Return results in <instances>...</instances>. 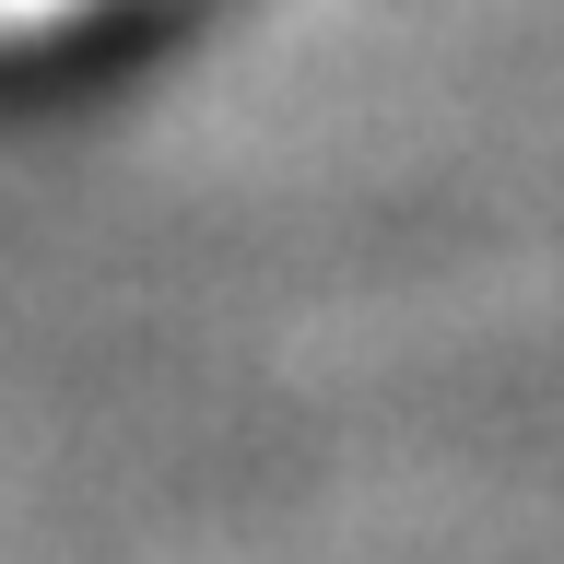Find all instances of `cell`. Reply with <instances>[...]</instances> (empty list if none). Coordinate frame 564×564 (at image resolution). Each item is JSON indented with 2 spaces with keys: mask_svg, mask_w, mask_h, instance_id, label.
Listing matches in <instances>:
<instances>
[{
  "mask_svg": "<svg viewBox=\"0 0 564 564\" xmlns=\"http://www.w3.org/2000/svg\"><path fill=\"white\" fill-rule=\"evenodd\" d=\"M47 12H70V0H0V35H24V24H47Z\"/></svg>",
  "mask_w": 564,
  "mask_h": 564,
  "instance_id": "6da1fadb",
  "label": "cell"
}]
</instances>
